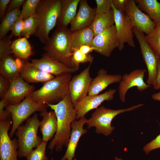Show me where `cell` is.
<instances>
[{
  "label": "cell",
  "mask_w": 160,
  "mask_h": 160,
  "mask_svg": "<svg viewBox=\"0 0 160 160\" xmlns=\"http://www.w3.org/2000/svg\"><path fill=\"white\" fill-rule=\"evenodd\" d=\"M79 49L83 53L85 54H89L93 51H95V48L91 46L84 45L81 46Z\"/></svg>",
  "instance_id": "45"
},
{
  "label": "cell",
  "mask_w": 160,
  "mask_h": 160,
  "mask_svg": "<svg viewBox=\"0 0 160 160\" xmlns=\"http://www.w3.org/2000/svg\"><path fill=\"white\" fill-rule=\"evenodd\" d=\"M38 116L35 113L28 118L25 124L20 126L15 133L18 143L19 157H26L33 148H36L43 141L42 137L37 134L40 125Z\"/></svg>",
  "instance_id": "5"
},
{
  "label": "cell",
  "mask_w": 160,
  "mask_h": 160,
  "mask_svg": "<svg viewBox=\"0 0 160 160\" xmlns=\"http://www.w3.org/2000/svg\"><path fill=\"white\" fill-rule=\"evenodd\" d=\"M111 8L114 15L118 48L122 51L124 49L125 43L127 44L131 47H135L133 27L129 19L124 12L117 10L113 5Z\"/></svg>",
  "instance_id": "9"
},
{
  "label": "cell",
  "mask_w": 160,
  "mask_h": 160,
  "mask_svg": "<svg viewBox=\"0 0 160 160\" xmlns=\"http://www.w3.org/2000/svg\"><path fill=\"white\" fill-rule=\"evenodd\" d=\"M116 91V89H111L102 94L88 95L79 102L73 104L76 112V119L79 120L84 116L89 111L97 108L103 102L113 100Z\"/></svg>",
  "instance_id": "14"
},
{
  "label": "cell",
  "mask_w": 160,
  "mask_h": 160,
  "mask_svg": "<svg viewBox=\"0 0 160 160\" xmlns=\"http://www.w3.org/2000/svg\"><path fill=\"white\" fill-rule=\"evenodd\" d=\"M153 100L160 101V91L158 92L153 94L151 96Z\"/></svg>",
  "instance_id": "46"
},
{
  "label": "cell",
  "mask_w": 160,
  "mask_h": 160,
  "mask_svg": "<svg viewBox=\"0 0 160 160\" xmlns=\"http://www.w3.org/2000/svg\"><path fill=\"white\" fill-rule=\"evenodd\" d=\"M80 0H61L60 12L58 18L57 27L67 28L76 14L77 6Z\"/></svg>",
  "instance_id": "24"
},
{
  "label": "cell",
  "mask_w": 160,
  "mask_h": 160,
  "mask_svg": "<svg viewBox=\"0 0 160 160\" xmlns=\"http://www.w3.org/2000/svg\"><path fill=\"white\" fill-rule=\"evenodd\" d=\"M61 0H40L36 13L39 23L35 35L43 44L48 41L50 31L56 25Z\"/></svg>",
  "instance_id": "4"
},
{
  "label": "cell",
  "mask_w": 160,
  "mask_h": 160,
  "mask_svg": "<svg viewBox=\"0 0 160 160\" xmlns=\"http://www.w3.org/2000/svg\"><path fill=\"white\" fill-rule=\"evenodd\" d=\"M146 72L145 69H138L122 76L118 87L119 97L121 102H125L127 93L131 88L136 87L139 91L141 92L151 87L144 80Z\"/></svg>",
  "instance_id": "12"
},
{
  "label": "cell",
  "mask_w": 160,
  "mask_h": 160,
  "mask_svg": "<svg viewBox=\"0 0 160 160\" xmlns=\"http://www.w3.org/2000/svg\"><path fill=\"white\" fill-rule=\"evenodd\" d=\"M21 11L17 9L8 12L1 20L0 25V39L6 36L13 25L20 16Z\"/></svg>",
  "instance_id": "29"
},
{
  "label": "cell",
  "mask_w": 160,
  "mask_h": 160,
  "mask_svg": "<svg viewBox=\"0 0 160 160\" xmlns=\"http://www.w3.org/2000/svg\"><path fill=\"white\" fill-rule=\"evenodd\" d=\"M40 0H27L23 4L20 17L25 20L36 13Z\"/></svg>",
  "instance_id": "33"
},
{
  "label": "cell",
  "mask_w": 160,
  "mask_h": 160,
  "mask_svg": "<svg viewBox=\"0 0 160 160\" xmlns=\"http://www.w3.org/2000/svg\"><path fill=\"white\" fill-rule=\"evenodd\" d=\"M94 58V57L90 54H85L79 49H74L71 58L72 68L76 71L79 69L80 63H89L91 64Z\"/></svg>",
  "instance_id": "30"
},
{
  "label": "cell",
  "mask_w": 160,
  "mask_h": 160,
  "mask_svg": "<svg viewBox=\"0 0 160 160\" xmlns=\"http://www.w3.org/2000/svg\"><path fill=\"white\" fill-rule=\"evenodd\" d=\"M79 9L71 22L70 30L72 32L90 26L96 15V8L88 5L87 0H80Z\"/></svg>",
  "instance_id": "18"
},
{
  "label": "cell",
  "mask_w": 160,
  "mask_h": 160,
  "mask_svg": "<svg viewBox=\"0 0 160 160\" xmlns=\"http://www.w3.org/2000/svg\"><path fill=\"white\" fill-rule=\"evenodd\" d=\"M11 49L15 57L23 60H27L33 55L32 47L25 37L19 38L12 42Z\"/></svg>",
  "instance_id": "28"
},
{
  "label": "cell",
  "mask_w": 160,
  "mask_h": 160,
  "mask_svg": "<svg viewBox=\"0 0 160 160\" xmlns=\"http://www.w3.org/2000/svg\"><path fill=\"white\" fill-rule=\"evenodd\" d=\"M114 15L112 9L108 12L96 14L90 26L95 36L114 25Z\"/></svg>",
  "instance_id": "25"
},
{
  "label": "cell",
  "mask_w": 160,
  "mask_h": 160,
  "mask_svg": "<svg viewBox=\"0 0 160 160\" xmlns=\"http://www.w3.org/2000/svg\"><path fill=\"white\" fill-rule=\"evenodd\" d=\"M153 86L156 90L160 89V60L159 59L158 63L156 78Z\"/></svg>",
  "instance_id": "44"
},
{
  "label": "cell",
  "mask_w": 160,
  "mask_h": 160,
  "mask_svg": "<svg viewBox=\"0 0 160 160\" xmlns=\"http://www.w3.org/2000/svg\"><path fill=\"white\" fill-rule=\"evenodd\" d=\"M25 0H12L9 3L7 8V12L12 10L19 8L23 5L25 1Z\"/></svg>",
  "instance_id": "42"
},
{
  "label": "cell",
  "mask_w": 160,
  "mask_h": 160,
  "mask_svg": "<svg viewBox=\"0 0 160 160\" xmlns=\"http://www.w3.org/2000/svg\"><path fill=\"white\" fill-rule=\"evenodd\" d=\"M47 106L34 102L29 95L18 104L7 105L5 109L11 113L12 121L9 134L10 137L12 138L17 128L32 114L36 112L41 113L46 111Z\"/></svg>",
  "instance_id": "7"
},
{
  "label": "cell",
  "mask_w": 160,
  "mask_h": 160,
  "mask_svg": "<svg viewBox=\"0 0 160 160\" xmlns=\"http://www.w3.org/2000/svg\"><path fill=\"white\" fill-rule=\"evenodd\" d=\"M11 81L1 75H0V98L2 99L8 91Z\"/></svg>",
  "instance_id": "38"
},
{
  "label": "cell",
  "mask_w": 160,
  "mask_h": 160,
  "mask_svg": "<svg viewBox=\"0 0 160 160\" xmlns=\"http://www.w3.org/2000/svg\"><path fill=\"white\" fill-rule=\"evenodd\" d=\"M7 105V103L4 100L1 99L0 101V121L12 119L11 113L5 109Z\"/></svg>",
  "instance_id": "39"
},
{
  "label": "cell",
  "mask_w": 160,
  "mask_h": 160,
  "mask_svg": "<svg viewBox=\"0 0 160 160\" xmlns=\"http://www.w3.org/2000/svg\"><path fill=\"white\" fill-rule=\"evenodd\" d=\"M91 64L78 74L73 76L69 86V94L73 104L88 95L93 79L90 74Z\"/></svg>",
  "instance_id": "10"
},
{
  "label": "cell",
  "mask_w": 160,
  "mask_h": 160,
  "mask_svg": "<svg viewBox=\"0 0 160 160\" xmlns=\"http://www.w3.org/2000/svg\"><path fill=\"white\" fill-rule=\"evenodd\" d=\"M129 0H112V5L117 10L124 12Z\"/></svg>",
  "instance_id": "41"
},
{
  "label": "cell",
  "mask_w": 160,
  "mask_h": 160,
  "mask_svg": "<svg viewBox=\"0 0 160 160\" xmlns=\"http://www.w3.org/2000/svg\"><path fill=\"white\" fill-rule=\"evenodd\" d=\"M95 37L93 32L90 26L72 32V48L79 49L82 46H91Z\"/></svg>",
  "instance_id": "27"
},
{
  "label": "cell",
  "mask_w": 160,
  "mask_h": 160,
  "mask_svg": "<svg viewBox=\"0 0 160 160\" xmlns=\"http://www.w3.org/2000/svg\"><path fill=\"white\" fill-rule=\"evenodd\" d=\"M47 105L55 112L57 124V132L47 148L51 150L55 148L59 151L64 147H67L71 132V124L76 119V112L70 94L58 103Z\"/></svg>",
  "instance_id": "1"
},
{
  "label": "cell",
  "mask_w": 160,
  "mask_h": 160,
  "mask_svg": "<svg viewBox=\"0 0 160 160\" xmlns=\"http://www.w3.org/2000/svg\"><path fill=\"white\" fill-rule=\"evenodd\" d=\"M23 60L11 55L0 60V74L10 81L20 76Z\"/></svg>",
  "instance_id": "22"
},
{
  "label": "cell",
  "mask_w": 160,
  "mask_h": 160,
  "mask_svg": "<svg viewBox=\"0 0 160 160\" xmlns=\"http://www.w3.org/2000/svg\"><path fill=\"white\" fill-rule=\"evenodd\" d=\"M97 7L96 14L105 13L111 9L112 0H95Z\"/></svg>",
  "instance_id": "36"
},
{
  "label": "cell",
  "mask_w": 160,
  "mask_h": 160,
  "mask_svg": "<svg viewBox=\"0 0 160 160\" xmlns=\"http://www.w3.org/2000/svg\"><path fill=\"white\" fill-rule=\"evenodd\" d=\"M39 19L36 13L24 20L23 29L21 36L27 39L31 36L35 34L38 28Z\"/></svg>",
  "instance_id": "31"
},
{
  "label": "cell",
  "mask_w": 160,
  "mask_h": 160,
  "mask_svg": "<svg viewBox=\"0 0 160 160\" xmlns=\"http://www.w3.org/2000/svg\"><path fill=\"white\" fill-rule=\"evenodd\" d=\"M24 20L20 16L17 18L11 29V33L9 36L11 38L12 36L21 37L23 27Z\"/></svg>",
  "instance_id": "37"
},
{
  "label": "cell",
  "mask_w": 160,
  "mask_h": 160,
  "mask_svg": "<svg viewBox=\"0 0 160 160\" xmlns=\"http://www.w3.org/2000/svg\"><path fill=\"white\" fill-rule=\"evenodd\" d=\"M9 36H6L0 39V59L12 54L11 46L12 43Z\"/></svg>",
  "instance_id": "35"
},
{
  "label": "cell",
  "mask_w": 160,
  "mask_h": 160,
  "mask_svg": "<svg viewBox=\"0 0 160 160\" xmlns=\"http://www.w3.org/2000/svg\"><path fill=\"white\" fill-rule=\"evenodd\" d=\"M87 120L84 116L72 123L71 127L72 129L67 149L61 160H73L75 157V151L79 141L82 135L87 133V130L83 128V126Z\"/></svg>",
  "instance_id": "19"
},
{
  "label": "cell",
  "mask_w": 160,
  "mask_h": 160,
  "mask_svg": "<svg viewBox=\"0 0 160 160\" xmlns=\"http://www.w3.org/2000/svg\"><path fill=\"white\" fill-rule=\"evenodd\" d=\"M122 76L120 74H111L103 68L99 69L97 75L93 79L90 88L88 95H95L99 94L109 85L119 83Z\"/></svg>",
  "instance_id": "20"
},
{
  "label": "cell",
  "mask_w": 160,
  "mask_h": 160,
  "mask_svg": "<svg viewBox=\"0 0 160 160\" xmlns=\"http://www.w3.org/2000/svg\"><path fill=\"white\" fill-rule=\"evenodd\" d=\"M145 38L156 54L160 56V25L156 24L152 32Z\"/></svg>",
  "instance_id": "32"
},
{
  "label": "cell",
  "mask_w": 160,
  "mask_h": 160,
  "mask_svg": "<svg viewBox=\"0 0 160 160\" xmlns=\"http://www.w3.org/2000/svg\"><path fill=\"white\" fill-rule=\"evenodd\" d=\"M42 119L40 121L39 127L43 141L47 143L56 134L57 128V120L54 111L47 110L40 113Z\"/></svg>",
  "instance_id": "23"
},
{
  "label": "cell",
  "mask_w": 160,
  "mask_h": 160,
  "mask_svg": "<svg viewBox=\"0 0 160 160\" xmlns=\"http://www.w3.org/2000/svg\"><path fill=\"white\" fill-rule=\"evenodd\" d=\"M47 143L43 141L34 149H33L26 156L27 160H49L46 154Z\"/></svg>",
  "instance_id": "34"
},
{
  "label": "cell",
  "mask_w": 160,
  "mask_h": 160,
  "mask_svg": "<svg viewBox=\"0 0 160 160\" xmlns=\"http://www.w3.org/2000/svg\"><path fill=\"white\" fill-rule=\"evenodd\" d=\"M23 60L20 76L27 82L43 83L54 78V75L44 72L36 68L27 60Z\"/></svg>",
  "instance_id": "21"
},
{
  "label": "cell",
  "mask_w": 160,
  "mask_h": 160,
  "mask_svg": "<svg viewBox=\"0 0 160 160\" xmlns=\"http://www.w3.org/2000/svg\"><path fill=\"white\" fill-rule=\"evenodd\" d=\"M132 31L139 43L143 60L147 68L148 78L146 83L153 86L156 78L159 57L146 41L143 33L135 27L133 28Z\"/></svg>",
  "instance_id": "8"
},
{
  "label": "cell",
  "mask_w": 160,
  "mask_h": 160,
  "mask_svg": "<svg viewBox=\"0 0 160 160\" xmlns=\"http://www.w3.org/2000/svg\"><path fill=\"white\" fill-rule=\"evenodd\" d=\"M160 148V134L144 146L143 149L147 154L156 149Z\"/></svg>",
  "instance_id": "40"
},
{
  "label": "cell",
  "mask_w": 160,
  "mask_h": 160,
  "mask_svg": "<svg viewBox=\"0 0 160 160\" xmlns=\"http://www.w3.org/2000/svg\"><path fill=\"white\" fill-rule=\"evenodd\" d=\"M12 119L0 121V160H18V144L16 137L11 140L8 133Z\"/></svg>",
  "instance_id": "11"
},
{
  "label": "cell",
  "mask_w": 160,
  "mask_h": 160,
  "mask_svg": "<svg viewBox=\"0 0 160 160\" xmlns=\"http://www.w3.org/2000/svg\"><path fill=\"white\" fill-rule=\"evenodd\" d=\"M133 27L145 33L150 34L156 24L146 14L142 12L136 5L134 0H129L125 10Z\"/></svg>",
  "instance_id": "13"
},
{
  "label": "cell",
  "mask_w": 160,
  "mask_h": 160,
  "mask_svg": "<svg viewBox=\"0 0 160 160\" xmlns=\"http://www.w3.org/2000/svg\"><path fill=\"white\" fill-rule=\"evenodd\" d=\"M10 0H0V18L1 20L6 15L5 12L8 5L10 1Z\"/></svg>",
  "instance_id": "43"
},
{
  "label": "cell",
  "mask_w": 160,
  "mask_h": 160,
  "mask_svg": "<svg viewBox=\"0 0 160 160\" xmlns=\"http://www.w3.org/2000/svg\"><path fill=\"white\" fill-rule=\"evenodd\" d=\"M72 34V32L67 28L57 27L42 49L52 58L73 69L71 63Z\"/></svg>",
  "instance_id": "3"
},
{
  "label": "cell",
  "mask_w": 160,
  "mask_h": 160,
  "mask_svg": "<svg viewBox=\"0 0 160 160\" xmlns=\"http://www.w3.org/2000/svg\"><path fill=\"white\" fill-rule=\"evenodd\" d=\"M143 105V104H139L127 108L118 110L107 108L102 105L96 108L92 113L91 117L87 119L86 123L87 128L89 129L95 127L96 133L108 136L114 129L111 126V123L115 116L121 113L133 111Z\"/></svg>",
  "instance_id": "6"
},
{
  "label": "cell",
  "mask_w": 160,
  "mask_h": 160,
  "mask_svg": "<svg viewBox=\"0 0 160 160\" xmlns=\"http://www.w3.org/2000/svg\"><path fill=\"white\" fill-rule=\"evenodd\" d=\"M92 46L95 48V51L99 54L106 57H110L118 47L115 25L95 36Z\"/></svg>",
  "instance_id": "15"
},
{
  "label": "cell",
  "mask_w": 160,
  "mask_h": 160,
  "mask_svg": "<svg viewBox=\"0 0 160 160\" xmlns=\"http://www.w3.org/2000/svg\"><path fill=\"white\" fill-rule=\"evenodd\" d=\"M35 86L23 80L20 76L11 81L9 88L1 99L8 105L18 104L35 90Z\"/></svg>",
  "instance_id": "16"
},
{
  "label": "cell",
  "mask_w": 160,
  "mask_h": 160,
  "mask_svg": "<svg viewBox=\"0 0 160 160\" xmlns=\"http://www.w3.org/2000/svg\"><path fill=\"white\" fill-rule=\"evenodd\" d=\"M71 78V74L55 76L43 83L40 88L29 95L34 102L39 104H56L69 94V86Z\"/></svg>",
  "instance_id": "2"
},
{
  "label": "cell",
  "mask_w": 160,
  "mask_h": 160,
  "mask_svg": "<svg viewBox=\"0 0 160 160\" xmlns=\"http://www.w3.org/2000/svg\"><path fill=\"white\" fill-rule=\"evenodd\" d=\"M137 6L153 20L160 25V2L156 0H135Z\"/></svg>",
  "instance_id": "26"
},
{
  "label": "cell",
  "mask_w": 160,
  "mask_h": 160,
  "mask_svg": "<svg viewBox=\"0 0 160 160\" xmlns=\"http://www.w3.org/2000/svg\"><path fill=\"white\" fill-rule=\"evenodd\" d=\"M159 59L160 60V56L159 57Z\"/></svg>",
  "instance_id": "47"
},
{
  "label": "cell",
  "mask_w": 160,
  "mask_h": 160,
  "mask_svg": "<svg viewBox=\"0 0 160 160\" xmlns=\"http://www.w3.org/2000/svg\"><path fill=\"white\" fill-rule=\"evenodd\" d=\"M31 62L36 68L55 76L71 74L75 72L63 63L52 58L45 52L40 58L31 59Z\"/></svg>",
  "instance_id": "17"
}]
</instances>
